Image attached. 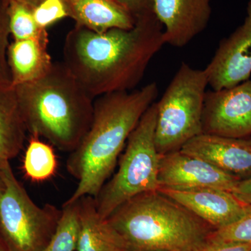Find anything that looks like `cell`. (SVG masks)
Listing matches in <instances>:
<instances>
[{
	"label": "cell",
	"mask_w": 251,
	"mask_h": 251,
	"mask_svg": "<svg viewBox=\"0 0 251 251\" xmlns=\"http://www.w3.org/2000/svg\"><path fill=\"white\" fill-rule=\"evenodd\" d=\"M166 44L153 12L137 17L131 29L98 33L77 26L64 45V65L91 97L134 90Z\"/></svg>",
	"instance_id": "1"
},
{
	"label": "cell",
	"mask_w": 251,
	"mask_h": 251,
	"mask_svg": "<svg viewBox=\"0 0 251 251\" xmlns=\"http://www.w3.org/2000/svg\"><path fill=\"white\" fill-rule=\"evenodd\" d=\"M158 94L157 84L150 82L138 90L96 98L90 128L66 163L77 185L64 204L76 202L84 196H98L111 176L130 135Z\"/></svg>",
	"instance_id": "2"
},
{
	"label": "cell",
	"mask_w": 251,
	"mask_h": 251,
	"mask_svg": "<svg viewBox=\"0 0 251 251\" xmlns=\"http://www.w3.org/2000/svg\"><path fill=\"white\" fill-rule=\"evenodd\" d=\"M104 221L126 251H197L215 230L158 191L132 198Z\"/></svg>",
	"instance_id": "3"
},
{
	"label": "cell",
	"mask_w": 251,
	"mask_h": 251,
	"mask_svg": "<svg viewBox=\"0 0 251 251\" xmlns=\"http://www.w3.org/2000/svg\"><path fill=\"white\" fill-rule=\"evenodd\" d=\"M14 88L31 136L62 151L78 146L92 123L94 100L64 63L53 62L44 76Z\"/></svg>",
	"instance_id": "4"
},
{
	"label": "cell",
	"mask_w": 251,
	"mask_h": 251,
	"mask_svg": "<svg viewBox=\"0 0 251 251\" xmlns=\"http://www.w3.org/2000/svg\"><path fill=\"white\" fill-rule=\"evenodd\" d=\"M156 103L148 109L126 144L118 170L95 198L99 216L106 219L132 198L158 191L161 155L155 145Z\"/></svg>",
	"instance_id": "5"
},
{
	"label": "cell",
	"mask_w": 251,
	"mask_h": 251,
	"mask_svg": "<svg viewBox=\"0 0 251 251\" xmlns=\"http://www.w3.org/2000/svg\"><path fill=\"white\" fill-rule=\"evenodd\" d=\"M204 69L182 62L161 99L156 102L155 145L161 156L181 150L202 133L206 87Z\"/></svg>",
	"instance_id": "6"
},
{
	"label": "cell",
	"mask_w": 251,
	"mask_h": 251,
	"mask_svg": "<svg viewBox=\"0 0 251 251\" xmlns=\"http://www.w3.org/2000/svg\"><path fill=\"white\" fill-rule=\"evenodd\" d=\"M0 239L10 251H43L58 226L62 209L37 205L16 179L9 162L0 167Z\"/></svg>",
	"instance_id": "7"
},
{
	"label": "cell",
	"mask_w": 251,
	"mask_h": 251,
	"mask_svg": "<svg viewBox=\"0 0 251 251\" xmlns=\"http://www.w3.org/2000/svg\"><path fill=\"white\" fill-rule=\"evenodd\" d=\"M202 133L227 138L251 136V77L229 88L206 92Z\"/></svg>",
	"instance_id": "8"
},
{
	"label": "cell",
	"mask_w": 251,
	"mask_h": 251,
	"mask_svg": "<svg viewBox=\"0 0 251 251\" xmlns=\"http://www.w3.org/2000/svg\"><path fill=\"white\" fill-rule=\"evenodd\" d=\"M212 90L229 88L251 77V0L247 3L244 22L220 41L205 69Z\"/></svg>",
	"instance_id": "9"
},
{
	"label": "cell",
	"mask_w": 251,
	"mask_h": 251,
	"mask_svg": "<svg viewBox=\"0 0 251 251\" xmlns=\"http://www.w3.org/2000/svg\"><path fill=\"white\" fill-rule=\"evenodd\" d=\"M239 180L181 150L162 155L160 158L159 188H215L232 193Z\"/></svg>",
	"instance_id": "10"
},
{
	"label": "cell",
	"mask_w": 251,
	"mask_h": 251,
	"mask_svg": "<svg viewBox=\"0 0 251 251\" xmlns=\"http://www.w3.org/2000/svg\"><path fill=\"white\" fill-rule=\"evenodd\" d=\"M212 0H153V14L163 27L165 42L184 47L207 27Z\"/></svg>",
	"instance_id": "11"
},
{
	"label": "cell",
	"mask_w": 251,
	"mask_h": 251,
	"mask_svg": "<svg viewBox=\"0 0 251 251\" xmlns=\"http://www.w3.org/2000/svg\"><path fill=\"white\" fill-rule=\"evenodd\" d=\"M158 191L184 206L215 230L240 219L247 205L232 192L220 188H159Z\"/></svg>",
	"instance_id": "12"
},
{
	"label": "cell",
	"mask_w": 251,
	"mask_h": 251,
	"mask_svg": "<svg viewBox=\"0 0 251 251\" xmlns=\"http://www.w3.org/2000/svg\"><path fill=\"white\" fill-rule=\"evenodd\" d=\"M180 150L239 179L251 176V136L234 138L202 133Z\"/></svg>",
	"instance_id": "13"
},
{
	"label": "cell",
	"mask_w": 251,
	"mask_h": 251,
	"mask_svg": "<svg viewBox=\"0 0 251 251\" xmlns=\"http://www.w3.org/2000/svg\"><path fill=\"white\" fill-rule=\"evenodd\" d=\"M47 31L34 37L14 40L9 46L7 62L12 87L33 82L50 70L53 62L49 52Z\"/></svg>",
	"instance_id": "14"
},
{
	"label": "cell",
	"mask_w": 251,
	"mask_h": 251,
	"mask_svg": "<svg viewBox=\"0 0 251 251\" xmlns=\"http://www.w3.org/2000/svg\"><path fill=\"white\" fill-rule=\"evenodd\" d=\"M76 25L94 32L131 29L137 18L115 0H64Z\"/></svg>",
	"instance_id": "15"
},
{
	"label": "cell",
	"mask_w": 251,
	"mask_h": 251,
	"mask_svg": "<svg viewBox=\"0 0 251 251\" xmlns=\"http://www.w3.org/2000/svg\"><path fill=\"white\" fill-rule=\"evenodd\" d=\"M27 131L12 86H0V167L21 151Z\"/></svg>",
	"instance_id": "16"
},
{
	"label": "cell",
	"mask_w": 251,
	"mask_h": 251,
	"mask_svg": "<svg viewBox=\"0 0 251 251\" xmlns=\"http://www.w3.org/2000/svg\"><path fill=\"white\" fill-rule=\"evenodd\" d=\"M77 202L79 229L75 251L121 250L112 231L99 216L95 198L84 196Z\"/></svg>",
	"instance_id": "17"
},
{
	"label": "cell",
	"mask_w": 251,
	"mask_h": 251,
	"mask_svg": "<svg viewBox=\"0 0 251 251\" xmlns=\"http://www.w3.org/2000/svg\"><path fill=\"white\" fill-rule=\"evenodd\" d=\"M57 168V157L52 145L31 136L23 162L26 176L31 181L40 182L52 177Z\"/></svg>",
	"instance_id": "18"
},
{
	"label": "cell",
	"mask_w": 251,
	"mask_h": 251,
	"mask_svg": "<svg viewBox=\"0 0 251 251\" xmlns=\"http://www.w3.org/2000/svg\"><path fill=\"white\" fill-rule=\"evenodd\" d=\"M78 229V202L63 204L62 215L55 232L43 251H76Z\"/></svg>",
	"instance_id": "19"
},
{
	"label": "cell",
	"mask_w": 251,
	"mask_h": 251,
	"mask_svg": "<svg viewBox=\"0 0 251 251\" xmlns=\"http://www.w3.org/2000/svg\"><path fill=\"white\" fill-rule=\"evenodd\" d=\"M6 2L10 34L14 40H23L34 37L46 29H41L36 24L33 8L18 0H5Z\"/></svg>",
	"instance_id": "20"
},
{
	"label": "cell",
	"mask_w": 251,
	"mask_h": 251,
	"mask_svg": "<svg viewBox=\"0 0 251 251\" xmlns=\"http://www.w3.org/2000/svg\"><path fill=\"white\" fill-rule=\"evenodd\" d=\"M208 240L251 244V204H247L240 219L227 227L216 229Z\"/></svg>",
	"instance_id": "21"
},
{
	"label": "cell",
	"mask_w": 251,
	"mask_h": 251,
	"mask_svg": "<svg viewBox=\"0 0 251 251\" xmlns=\"http://www.w3.org/2000/svg\"><path fill=\"white\" fill-rule=\"evenodd\" d=\"M32 11L36 24L42 29L69 16L64 0H44Z\"/></svg>",
	"instance_id": "22"
},
{
	"label": "cell",
	"mask_w": 251,
	"mask_h": 251,
	"mask_svg": "<svg viewBox=\"0 0 251 251\" xmlns=\"http://www.w3.org/2000/svg\"><path fill=\"white\" fill-rule=\"evenodd\" d=\"M10 34L6 2L0 6V86L11 85V75L8 65L6 52L8 50V36Z\"/></svg>",
	"instance_id": "23"
},
{
	"label": "cell",
	"mask_w": 251,
	"mask_h": 251,
	"mask_svg": "<svg viewBox=\"0 0 251 251\" xmlns=\"http://www.w3.org/2000/svg\"><path fill=\"white\" fill-rule=\"evenodd\" d=\"M135 17L153 12V0H115Z\"/></svg>",
	"instance_id": "24"
},
{
	"label": "cell",
	"mask_w": 251,
	"mask_h": 251,
	"mask_svg": "<svg viewBox=\"0 0 251 251\" xmlns=\"http://www.w3.org/2000/svg\"><path fill=\"white\" fill-rule=\"evenodd\" d=\"M251 244L239 243L216 242L207 241V242L197 251H250Z\"/></svg>",
	"instance_id": "25"
},
{
	"label": "cell",
	"mask_w": 251,
	"mask_h": 251,
	"mask_svg": "<svg viewBox=\"0 0 251 251\" xmlns=\"http://www.w3.org/2000/svg\"><path fill=\"white\" fill-rule=\"evenodd\" d=\"M232 193L242 202L251 204V176L239 180Z\"/></svg>",
	"instance_id": "26"
},
{
	"label": "cell",
	"mask_w": 251,
	"mask_h": 251,
	"mask_svg": "<svg viewBox=\"0 0 251 251\" xmlns=\"http://www.w3.org/2000/svg\"><path fill=\"white\" fill-rule=\"evenodd\" d=\"M18 1H22V2L29 5L31 7L34 8L42 2L43 1H44V0H18Z\"/></svg>",
	"instance_id": "27"
},
{
	"label": "cell",
	"mask_w": 251,
	"mask_h": 251,
	"mask_svg": "<svg viewBox=\"0 0 251 251\" xmlns=\"http://www.w3.org/2000/svg\"><path fill=\"white\" fill-rule=\"evenodd\" d=\"M0 251H10L1 239H0Z\"/></svg>",
	"instance_id": "28"
},
{
	"label": "cell",
	"mask_w": 251,
	"mask_h": 251,
	"mask_svg": "<svg viewBox=\"0 0 251 251\" xmlns=\"http://www.w3.org/2000/svg\"><path fill=\"white\" fill-rule=\"evenodd\" d=\"M4 187V182H3L2 178H1V174H0V196H1V192Z\"/></svg>",
	"instance_id": "29"
},
{
	"label": "cell",
	"mask_w": 251,
	"mask_h": 251,
	"mask_svg": "<svg viewBox=\"0 0 251 251\" xmlns=\"http://www.w3.org/2000/svg\"><path fill=\"white\" fill-rule=\"evenodd\" d=\"M117 251H125V250H118Z\"/></svg>",
	"instance_id": "30"
},
{
	"label": "cell",
	"mask_w": 251,
	"mask_h": 251,
	"mask_svg": "<svg viewBox=\"0 0 251 251\" xmlns=\"http://www.w3.org/2000/svg\"><path fill=\"white\" fill-rule=\"evenodd\" d=\"M250 251H251V250Z\"/></svg>",
	"instance_id": "31"
}]
</instances>
